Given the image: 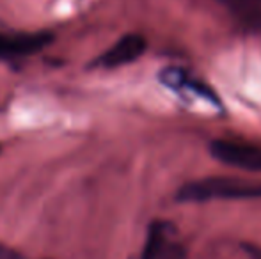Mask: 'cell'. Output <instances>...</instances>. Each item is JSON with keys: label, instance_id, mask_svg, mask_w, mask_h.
Returning a JSON list of instances; mask_svg holds the SVG:
<instances>
[{"label": "cell", "instance_id": "obj_4", "mask_svg": "<svg viewBox=\"0 0 261 259\" xmlns=\"http://www.w3.org/2000/svg\"><path fill=\"white\" fill-rule=\"evenodd\" d=\"M146 39L139 34H126L116 41L107 52L93 61V68L114 69L132 64L146 52Z\"/></svg>", "mask_w": 261, "mask_h": 259}, {"label": "cell", "instance_id": "obj_3", "mask_svg": "<svg viewBox=\"0 0 261 259\" xmlns=\"http://www.w3.org/2000/svg\"><path fill=\"white\" fill-rule=\"evenodd\" d=\"M213 158L224 165L242 170L261 172V148L247 142L237 140H213L210 146Z\"/></svg>", "mask_w": 261, "mask_h": 259}, {"label": "cell", "instance_id": "obj_7", "mask_svg": "<svg viewBox=\"0 0 261 259\" xmlns=\"http://www.w3.org/2000/svg\"><path fill=\"white\" fill-rule=\"evenodd\" d=\"M251 252H252V256H256V259L261 257V250L259 249H251Z\"/></svg>", "mask_w": 261, "mask_h": 259}, {"label": "cell", "instance_id": "obj_6", "mask_svg": "<svg viewBox=\"0 0 261 259\" xmlns=\"http://www.w3.org/2000/svg\"><path fill=\"white\" fill-rule=\"evenodd\" d=\"M0 259H29V257H25L23 254H20L18 250L11 249V247L4 245V243L0 242Z\"/></svg>", "mask_w": 261, "mask_h": 259}, {"label": "cell", "instance_id": "obj_8", "mask_svg": "<svg viewBox=\"0 0 261 259\" xmlns=\"http://www.w3.org/2000/svg\"><path fill=\"white\" fill-rule=\"evenodd\" d=\"M0 151H2V148H0Z\"/></svg>", "mask_w": 261, "mask_h": 259}, {"label": "cell", "instance_id": "obj_5", "mask_svg": "<svg viewBox=\"0 0 261 259\" xmlns=\"http://www.w3.org/2000/svg\"><path fill=\"white\" fill-rule=\"evenodd\" d=\"M141 259H185V249L171 236V225L153 222L148 229Z\"/></svg>", "mask_w": 261, "mask_h": 259}, {"label": "cell", "instance_id": "obj_1", "mask_svg": "<svg viewBox=\"0 0 261 259\" xmlns=\"http://www.w3.org/2000/svg\"><path fill=\"white\" fill-rule=\"evenodd\" d=\"M261 181L242 178H204L185 183L176 199L179 203H204L213 199H259Z\"/></svg>", "mask_w": 261, "mask_h": 259}, {"label": "cell", "instance_id": "obj_2", "mask_svg": "<svg viewBox=\"0 0 261 259\" xmlns=\"http://www.w3.org/2000/svg\"><path fill=\"white\" fill-rule=\"evenodd\" d=\"M50 32H23L0 28V61H18L45 50L52 43Z\"/></svg>", "mask_w": 261, "mask_h": 259}]
</instances>
